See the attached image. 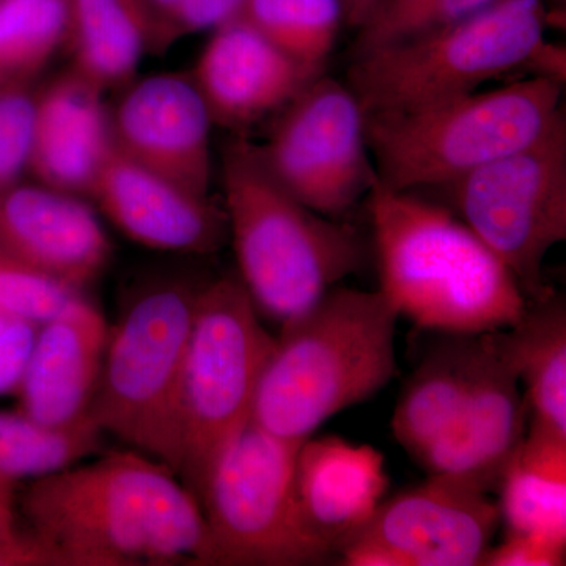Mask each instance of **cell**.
<instances>
[{
  "mask_svg": "<svg viewBox=\"0 0 566 566\" xmlns=\"http://www.w3.org/2000/svg\"><path fill=\"white\" fill-rule=\"evenodd\" d=\"M300 446L249 423L226 450L200 501L210 539L208 565L307 566L334 558L301 512Z\"/></svg>",
  "mask_w": 566,
  "mask_h": 566,
  "instance_id": "cell-9",
  "label": "cell"
},
{
  "mask_svg": "<svg viewBox=\"0 0 566 566\" xmlns=\"http://www.w3.org/2000/svg\"><path fill=\"white\" fill-rule=\"evenodd\" d=\"M527 406L509 333L479 335L474 376L460 411L417 460L428 475L493 493L527 434Z\"/></svg>",
  "mask_w": 566,
  "mask_h": 566,
  "instance_id": "cell-13",
  "label": "cell"
},
{
  "mask_svg": "<svg viewBox=\"0 0 566 566\" xmlns=\"http://www.w3.org/2000/svg\"><path fill=\"white\" fill-rule=\"evenodd\" d=\"M70 0H0V95L29 91L69 32Z\"/></svg>",
  "mask_w": 566,
  "mask_h": 566,
  "instance_id": "cell-26",
  "label": "cell"
},
{
  "mask_svg": "<svg viewBox=\"0 0 566 566\" xmlns=\"http://www.w3.org/2000/svg\"><path fill=\"white\" fill-rule=\"evenodd\" d=\"M387 488L386 458L374 446L354 444L337 436H312L297 449L301 512L334 556L345 539L371 520L385 501Z\"/></svg>",
  "mask_w": 566,
  "mask_h": 566,
  "instance_id": "cell-20",
  "label": "cell"
},
{
  "mask_svg": "<svg viewBox=\"0 0 566 566\" xmlns=\"http://www.w3.org/2000/svg\"><path fill=\"white\" fill-rule=\"evenodd\" d=\"M71 70L109 88L128 84L153 48V20L145 0H70Z\"/></svg>",
  "mask_w": 566,
  "mask_h": 566,
  "instance_id": "cell-23",
  "label": "cell"
},
{
  "mask_svg": "<svg viewBox=\"0 0 566 566\" xmlns=\"http://www.w3.org/2000/svg\"><path fill=\"white\" fill-rule=\"evenodd\" d=\"M205 285L164 277L134 294L111 326L92 406L104 433L169 465L175 474L182 364Z\"/></svg>",
  "mask_w": 566,
  "mask_h": 566,
  "instance_id": "cell-7",
  "label": "cell"
},
{
  "mask_svg": "<svg viewBox=\"0 0 566 566\" xmlns=\"http://www.w3.org/2000/svg\"><path fill=\"white\" fill-rule=\"evenodd\" d=\"M104 93L70 69L33 95L28 172L41 185L92 199L114 147Z\"/></svg>",
  "mask_w": 566,
  "mask_h": 566,
  "instance_id": "cell-19",
  "label": "cell"
},
{
  "mask_svg": "<svg viewBox=\"0 0 566 566\" xmlns=\"http://www.w3.org/2000/svg\"><path fill=\"white\" fill-rule=\"evenodd\" d=\"M0 249L77 292L109 264L112 245L85 199L41 182L0 196Z\"/></svg>",
  "mask_w": 566,
  "mask_h": 566,
  "instance_id": "cell-16",
  "label": "cell"
},
{
  "mask_svg": "<svg viewBox=\"0 0 566 566\" xmlns=\"http://www.w3.org/2000/svg\"><path fill=\"white\" fill-rule=\"evenodd\" d=\"M395 406V441L419 460L455 419L474 376L479 335L438 334Z\"/></svg>",
  "mask_w": 566,
  "mask_h": 566,
  "instance_id": "cell-22",
  "label": "cell"
},
{
  "mask_svg": "<svg viewBox=\"0 0 566 566\" xmlns=\"http://www.w3.org/2000/svg\"><path fill=\"white\" fill-rule=\"evenodd\" d=\"M112 139L129 159L199 196H210V111L191 76L134 82L111 114Z\"/></svg>",
  "mask_w": 566,
  "mask_h": 566,
  "instance_id": "cell-14",
  "label": "cell"
},
{
  "mask_svg": "<svg viewBox=\"0 0 566 566\" xmlns=\"http://www.w3.org/2000/svg\"><path fill=\"white\" fill-rule=\"evenodd\" d=\"M273 345L238 275L205 285L178 403L177 475L199 502L216 464L251 423L256 386Z\"/></svg>",
  "mask_w": 566,
  "mask_h": 566,
  "instance_id": "cell-8",
  "label": "cell"
},
{
  "mask_svg": "<svg viewBox=\"0 0 566 566\" xmlns=\"http://www.w3.org/2000/svg\"><path fill=\"white\" fill-rule=\"evenodd\" d=\"M398 318L379 290L335 286L281 327L260 375L251 423L303 444L331 417L374 398L397 371Z\"/></svg>",
  "mask_w": 566,
  "mask_h": 566,
  "instance_id": "cell-3",
  "label": "cell"
},
{
  "mask_svg": "<svg viewBox=\"0 0 566 566\" xmlns=\"http://www.w3.org/2000/svg\"><path fill=\"white\" fill-rule=\"evenodd\" d=\"M39 326L0 314V394L17 392Z\"/></svg>",
  "mask_w": 566,
  "mask_h": 566,
  "instance_id": "cell-34",
  "label": "cell"
},
{
  "mask_svg": "<svg viewBox=\"0 0 566 566\" xmlns=\"http://www.w3.org/2000/svg\"><path fill=\"white\" fill-rule=\"evenodd\" d=\"M345 10V22L359 29L370 18L379 0H342Z\"/></svg>",
  "mask_w": 566,
  "mask_h": 566,
  "instance_id": "cell-36",
  "label": "cell"
},
{
  "mask_svg": "<svg viewBox=\"0 0 566 566\" xmlns=\"http://www.w3.org/2000/svg\"><path fill=\"white\" fill-rule=\"evenodd\" d=\"M524 387L527 433L566 441V305L549 293L527 301L526 312L506 329Z\"/></svg>",
  "mask_w": 566,
  "mask_h": 566,
  "instance_id": "cell-21",
  "label": "cell"
},
{
  "mask_svg": "<svg viewBox=\"0 0 566 566\" xmlns=\"http://www.w3.org/2000/svg\"><path fill=\"white\" fill-rule=\"evenodd\" d=\"M222 182L238 279L260 318L293 323L363 266L356 230L294 199L251 142L223 148Z\"/></svg>",
  "mask_w": 566,
  "mask_h": 566,
  "instance_id": "cell-4",
  "label": "cell"
},
{
  "mask_svg": "<svg viewBox=\"0 0 566 566\" xmlns=\"http://www.w3.org/2000/svg\"><path fill=\"white\" fill-rule=\"evenodd\" d=\"M145 3H147L148 10H150L153 20V51L155 50V43L159 32L163 31L164 24L172 17L180 0H145Z\"/></svg>",
  "mask_w": 566,
  "mask_h": 566,
  "instance_id": "cell-35",
  "label": "cell"
},
{
  "mask_svg": "<svg viewBox=\"0 0 566 566\" xmlns=\"http://www.w3.org/2000/svg\"><path fill=\"white\" fill-rule=\"evenodd\" d=\"M566 545L549 542L542 536L506 532L504 542L491 546L485 566H560L565 565Z\"/></svg>",
  "mask_w": 566,
  "mask_h": 566,
  "instance_id": "cell-33",
  "label": "cell"
},
{
  "mask_svg": "<svg viewBox=\"0 0 566 566\" xmlns=\"http://www.w3.org/2000/svg\"><path fill=\"white\" fill-rule=\"evenodd\" d=\"M506 532L566 545V441L526 434L497 485Z\"/></svg>",
  "mask_w": 566,
  "mask_h": 566,
  "instance_id": "cell-24",
  "label": "cell"
},
{
  "mask_svg": "<svg viewBox=\"0 0 566 566\" xmlns=\"http://www.w3.org/2000/svg\"><path fill=\"white\" fill-rule=\"evenodd\" d=\"M256 150L294 199L338 221L379 180L363 106L348 85L323 74L283 107L270 139Z\"/></svg>",
  "mask_w": 566,
  "mask_h": 566,
  "instance_id": "cell-11",
  "label": "cell"
},
{
  "mask_svg": "<svg viewBox=\"0 0 566 566\" xmlns=\"http://www.w3.org/2000/svg\"><path fill=\"white\" fill-rule=\"evenodd\" d=\"M17 483L0 482V566L57 565V560L18 523Z\"/></svg>",
  "mask_w": 566,
  "mask_h": 566,
  "instance_id": "cell-31",
  "label": "cell"
},
{
  "mask_svg": "<svg viewBox=\"0 0 566 566\" xmlns=\"http://www.w3.org/2000/svg\"><path fill=\"white\" fill-rule=\"evenodd\" d=\"M104 431L93 417L50 427L17 412H0V480L20 483L54 474L98 452Z\"/></svg>",
  "mask_w": 566,
  "mask_h": 566,
  "instance_id": "cell-25",
  "label": "cell"
},
{
  "mask_svg": "<svg viewBox=\"0 0 566 566\" xmlns=\"http://www.w3.org/2000/svg\"><path fill=\"white\" fill-rule=\"evenodd\" d=\"M32 111L29 91L0 95V196L28 172Z\"/></svg>",
  "mask_w": 566,
  "mask_h": 566,
  "instance_id": "cell-30",
  "label": "cell"
},
{
  "mask_svg": "<svg viewBox=\"0 0 566 566\" xmlns=\"http://www.w3.org/2000/svg\"><path fill=\"white\" fill-rule=\"evenodd\" d=\"M494 0H379L354 44V57L446 28Z\"/></svg>",
  "mask_w": 566,
  "mask_h": 566,
  "instance_id": "cell-28",
  "label": "cell"
},
{
  "mask_svg": "<svg viewBox=\"0 0 566 566\" xmlns=\"http://www.w3.org/2000/svg\"><path fill=\"white\" fill-rule=\"evenodd\" d=\"M499 524L490 493L428 475L422 485L385 499L335 556L348 566L483 565Z\"/></svg>",
  "mask_w": 566,
  "mask_h": 566,
  "instance_id": "cell-12",
  "label": "cell"
},
{
  "mask_svg": "<svg viewBox=\"0 0 566 566\" xmlns=\"http://www.w3.org/2000/svg\"><path fill=\"white\" fill-rule=\"evenodd\" d=\"M319 74L240 17L212 31L191 77L214 125L241 129L281 112Z\"/></svg>",
  "mask_w": 566,
  "mask_h": 566,
  "instance_id": "cell-17",
  "label": "cell"
},
{
  "mask_svg": "<svg viewBox=\"0 0 566 566\" xmlns=\"http://www.w3.org/2000/svg\"><path fill=\"white\" fill-rule=\"evenodd\" d=\"M244 3L245 0H180L159 32L153 51L166 50L169 44L191 33L216 31L240 18Z\"/></svg>",
  "mask_w": 566,
  "mask_h": 566,
  "instance_id": "cell-32",
  "label": "cell"
},
{
  "mask_svg": "<svg viewBox=\"0 0 566 566\" xmlns=\"http://www.w3.org/2000/svg\"><path fill=\"white\" fill-rule=\"evenodd\" d=\"M92 199L125 237L153 251L203 255L229 240L223 207L140 166L115 145Z\"/></svg>",
  "mask_w": 566,
  "mask_h": 566,
  "instance_id": "cell-15",
  "label": "cell"
},
{
  "mask_svg": "<svg viewBox=\"0 0 566 566\" xmlns=\"http://www.w3.org/2000/svg\"><path fill=\"white\" fill-rule=\"evenodd\" d=\"M379 292L433 334L510 329L527 297L512 271L446 205L376 181L368 193Z\"/></svg>",
  "mask_w": 566,
  "mask_h": 566,
  "instance_id": "cell-2",
  "label": "cell"
},
{
  "mask_svg": "<svg viewBox=\"0 0 566 566\" xmlns=\"http://www.w3.org/2000/svg\"><path fill=\"white\" fill-rule=\"evenodd\" d=\"M111 326L84 294L40 324L17 394L22 415L50 427L92 416Z\"/></svg>",
  "mask_w": 566,
  "mask_h": 566,
  "instance_id": "cell-18",
  "label": "cell"
},
{
  "mask_svg": "<svg viewBox=\"0 0 566 566\" xmlns=\"http://www.w3.org/2000/svg\"><path fill=\"white\" fill-rule=\"evenodd\" d=\"M20 509L57 565H208L199 499L169 465L134 449L31 480Z\"/></svg>",
  "mask_w": 566,
  "mask_h": 566,
  "instance_id": "cell-1",
  "label": "cell"
},
{
  "mask_svg": "<svg viewBox=\"0 0 566 566\" xmlns=\"http://www.w3.org/2000/svg\"><path fill=\"white\" fill-rule=\"evenodd\" d=\"M438 189L442 205L512 271L527 301L554 292L543 263L566 240L565 114L539 139Z\"/></svg>",
  "mask_w": 566,
  "mask_h": 566,
  "instance_id": "cell-10",
  "label": "cell"
},
{
  "mask_svg": "<svg viewBox=\"0 0 566 566\" xmlns=\"http://www.w3.org/2000/svg\"><path fill=\"white\" fill-rule=\"evenodd\" d=\"M80 294L0 249V314L40 326Z\"/></svg>",
  "mask_w": 566,
  "mask_h": 566,
  "instance_id": "cell-29",
  "label": "cell"
},
{
  "mask_svg": "<svg viewBox=\"0 0 566 566\" xmlns=\"http://www.w3.org/2000/svg\"><path fill=\"white\" fill-rule=\"evenodd\" d=\"M0 482H3V480H0Z\"/></svg>",
  "mask_w": 566,
  "mask_h": 566,
  "instance_id": "cell-37",
  "label": "cell"
},
{
  "mask_svg": "<svg viewBox=\"0 0 566 566\" xmlns=\"http://www.w3.org/2000/svg\"><path fill=\"white\" fill-rule=\"evenodd\" d=\"M564 82L527 77L417 109L365 115L379 181L395 191L438 189L520 150L565 114Z\"/></svg>",
  "mask_w": 566,
  "mask_h": 566,
  "instance_id": "cell-5",
  "label": "cell"
},
{
  "mask_svg": "<svg viewBox=\"0 0 566 566\" xmlns=\"http://www.w3.org/2000/svg\"><path fill=\"white\" fill-rule=\"evenodd\" d=\"M546 21L543 0H494L446 28L356 55L346 85L365 115L457 98L512 71L536 70L549 44Z\"/></svg>",
  "mask_w": 566,
  "mask_h": 566,
  "instance_id": "cell-6",
  "label": "cell"
},
{
  "mask_svg": "<svg viewBox=\"0 0 566 566\" xmlns=\"http://www.w3.org/2000/svg\"><path fill=\"white\" fill-rule=\"evenodd\" d=\"M241 18L294 61L323 71L345 10L342 0H245Z\"/></svg>",
  "mask_w": 566,
  "mask_h": 566,
  "instance_id": "cell-27",
  "label": "cell"
}]
</instances>
